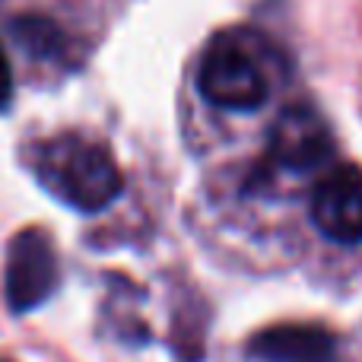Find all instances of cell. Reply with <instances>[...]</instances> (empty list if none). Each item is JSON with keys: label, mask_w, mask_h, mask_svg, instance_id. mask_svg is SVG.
Listing matches in <instances>:
<instances>
[{"label": "cell", "mask_w": 362, "mask_h": 362, "mask_svg": "<svg viewBox=\"0 0 362 362\" xmlns=\"http://www.w3.org/2000/svg\"><path fill=\"white\" fill-rule=\"evenodd\" d=\"M32 169L57 200L80 213L105 210L124 187L112 153L80 134H64L42 144L35 150Z\"/></svg>", "instance_id": "6da1fadb"}, {"label": "cell", "mask_w": 362, "mask_h": 362, "mask_svg": "<svg viewBox=\"0 0 362 362\" xmlns=\"http://www.w3.org/2000/svg\"><path fill=\"white\" fill-rule=\"evenodd\" d=\"M197 86L210 105L226 112H255L270 95V80L261 64L229 32L206 45L197 67Z\"/></svg>", "instance_id": "7a4b0ae2"}, {"label": "cell", "mask_w": 362, "mask_h": 362, "mask_svg": "<svg viewBox=\"0 0 362 362\" xmlns=\"http://www.w3.org/2000/svg\"><path fill=\"white\" fill-rule=\"evenodd\" d=\"M6 302L13 312L38 308L57 286V257L42 229H23L6 248Z\"/></svg>", "instance_id": "3957f363"}, {"label": "cell", "mask_w": 362, "mask_h": 362, "mask_svg": "<svg viewBox=\"0 0 362 362\" xmlns=\"http://www.w3.org/2000/svg\"><path fill=\"white\" fill-rule=\"evenodd\" d=\"M267 153L276 165L289 172H308L327 163L334 153V137L327 121L321 118L318 108L305 105H289L286 112L276 115L267 134Z\"/></svg>", "instance_id": "277c9868"}, {"label": "cell", "mask_w": 362, "mask_h": 362, "mask_svg": "<svg viewBox=\"0 0 362 362\" xmlns=\"http://www.w3.org/2000/svg\"><path fill=\"white\" fill-rule=\"evenodd\" d=\"M312 223L337 245L362 242V175L353 165L327 172L312 191Z\"/></svg>", "instance_id": "5b68a950"}, {"label": "cell", "mask_w": 362, "mask_h": 362, "mask_svg": "<svg viewBox=\"0 0 362 362\" xmlns=\"http://www.w3.org/2000/svg\"><path fill=\"white\" fill-rule=\"evenodd\" d=\"M261 362H334L337 340L321 325H276L248 344Z\"/></svg>", "instance_id": "8992f818"}, {"label": "cell", "mask_w": 362, "mask_h": 362, "mask_svg": "<svg viewBox=\"0 0 362 362\" xmlns=\"http://www.w3.org/2000/svg\"><path fill=\"white\" fill-rule=\"evenodd\" d=\"M13 35L16 42L23 45L25 51L38 57H48V54H57L61 51V32H57L54 23L48 19H38V16H23L13 23Z\"/></svg>", "instance_id": "52a82bcc"}, {"label": "cell", "mask_w": 362, "mask_h": 362, "mask_svg": "<svg viewBox=\"0 0 362 362\" xmlns=\"http://www.w3.org/2000/svg\"><path fill=\"white\" fill-rule=\"evenodd\" d=\"M13 99V67L6 57L4 45H0V108H6V102Z\"/></svg>", "instance_id": "ba28073f"}]
</instances>
